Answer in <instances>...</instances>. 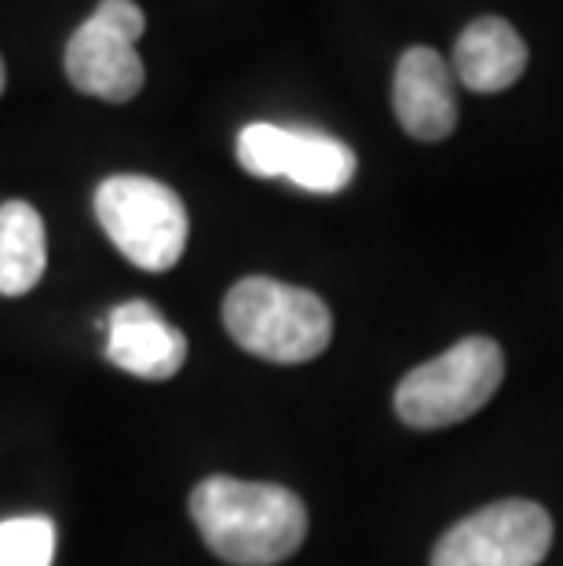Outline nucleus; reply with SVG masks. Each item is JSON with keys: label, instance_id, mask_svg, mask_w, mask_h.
<instances>
[{"label": "nucleus", "instance_id": "nucleus-6", "mask_svg": "<svg viewBox=\"0 0 563 566\" xmlns=\"http://www.w3.org/2000/svg\"><path fill=\"white\" fill-rule=\"evenodd\" d=\"M553 548V520L534 501H498L439 537L432 566H538Z\"/></svg>", "mask_w": 563, "mask_h": 566}, {"label": "nucleus", "instance_id": "nucleus-8", "mask_svg": "<svg viewBox=\"0 0 563 566\" xmlns=\"http://www.w3.org/2000/svg\"><path fill=\"white\" fill-rule=\"evenodd\" d=\"M66 77L77 92L103 103H128L132 95H139L147 70L136 44L103 27L100 19H88L66 44Z\"/></svg>", "mask_w": 563, "mask_h": 566}, {"label": "nucleus", "instance_id": "nucleus-9", "mask_svg": "<svg viewBox=\"0 0 563 566\" xmlns=\"http://www.w3.org/2000/svg\"><path fill=\"white\" fill-rule=\"evenodd\" d=\"M392 103H395L399 125L410 132L414 139H425V143L447 139L453 125H458L453 74H450V66L442 63V55L425 44L403 52L399 66H395Z\"/></svg>", "mask_w": 563, "mask_h": 566}, {"label": "nucleus", "instance_id": "nucleus-14", "mask_svg": "<svg viewBox=\"0 0 563 566\" xmlns=\"http://www.w3.org/2000/svg\"><path fill=\"white\" fill-rule=\"evenodd\" d=\"M0 92H4V59H0Z\"/></svg>", "mask_w": 563, "mask_h": 566}, {"label": "nucleus", "instance_id": "nucleus-12", "mask_svg": "<svg viewBox=\"0 0 563 566\" xmlns=\"http://www.w3.org/2000/svg\"><path fill=\"white\" fill-rule=\"evenodd\" d=\"M55 526L44 515H19L0 523V566H52Z\"/></svg>", "mask_w": 563, "mask_h": 566}, {"label": "nucleus", "instance_id": "nucleus-10", "mask_svg": "<svg viewBox=\"0 0 563 566\" xmlns=\"http://www.w3.org/2000/svg\"><path fill=\"white\" fill-rule=\"evenodd\" d=\"M526 70V44L517 27L498 15L476 19L465 27L453 48V74L479 95H494L512 88Z\"/></svg>", "mask_w": 563, "mask_h": 566}, {"label": "nucleus", "instance_id": "nucleus-11", "mask_svg": "<svg viewBox=\"0 0 563 566\" xmlns=\"http://www.w3.org/2000/svg\"><path fill=\"white\" fill-rule=\"evenodd\" d=\"M48 234L30 201L0 205V296H27L44 279Z\"/></svg>", "mask_w": 563, "mask_h": 566}, {"label": "nucleus", "instance_id": "nucleus-2", "mask_svg": "<svg viewBox=\"0 0 563 566\" xmlns=\"http://www.w3.org/2000/svg\"><path fill=\"white\" fill-rule=\"evenodd\" d=\"M223 325L242 352L279 366L311 363L333 340V315L311 289L263 274L231 285L223 300Z\"/></svg>", "mask_w": 563, "mask_h": 566}, {"label": "nucleus", "instance_id": "nucleus-5", "mask_svg": "<svg viewBox=\"0 0 563 566\" xmlns=\"http://www.w3.org/2000/svg\"><path fill=\"white\" fill-rule=\"evenodd\" d=\"M238 165L260 179H290L311 195H337L355 179V150L315 128L253 122L238 132Z\"/></svg>", "mask_w": 563, "mask_h": 566}, {"label": "nucleus", "instance_id": "nucleus-1", "mask_svg": "<svg viewBox=\"0 0 563 566\" xmlns=\"http://www.w3.org/2000/svg\"><path fill=\"white\" fill-rule=\"evenodd\" d=\"M190 520L201 541L231 566H274L307 537V509L274 483L212 475L190 493Z\"/></svg>", "mask_w": 563, "mask_h": 566}, {"label": "nucleus", "instance_id": "nucleus-4", "mask_svg": "<svg viewBox=\"0 0 563 566\" xmlns=\"http://www.w3.org/2000/svg\"><path fill=\"white\" fill-rule=\"evenodd\" d=\"M95 220L139 271H173L187 249V209L150 176H111L95 187Z\"/></svg>", "mask_w": 563, "mask_h": 566}, {"label": "nucleus", "instance_id": "nucleus-13", "mask_svg": "<svg viewBox=\"0 0 563 566\" xmlns=\"http://www.w3.org/2000/svg\"><path fill=\"white\" fill-rule=\"evenodd\" d=\"M92 19H100L103 27H111L114 33H122L132 44L143 38V30H147V15H143V8L136 0H100V8L92 11Z\"/></svg>", "mask_w": 563, "mask_h": 566}, {"label": "nucleus", "instance_id": "nucleus-3", "mask_svg": "<svg viewBox=\"0 0 563 566\" xmlns=\"http://www.w3.org/2000/svg\"><path fill=\"white\" fill-rule=\"evenodd\" d=\"M505 377V355L490 336H465L450 352L417 366L395 388V413L403 424L436 431L479 413Z\"/></svg>", "mask_w": 563, "mask_h": 566}, {"label": "nucleus", "instance_id": "nucleus-7", "mask_svg": "<svg viewBox=\"0 0 563 566\" xmlns=\"http://www.w3.org/2000/svg\"><path fill=\"white\" fill-rule=\"evenodd\" d=\"M106 358L143 380H169L187 363V336L147 300H128L106 315Z\"/></svg>", "mask_w": 563, "mask_h": 566}]
</instances>
